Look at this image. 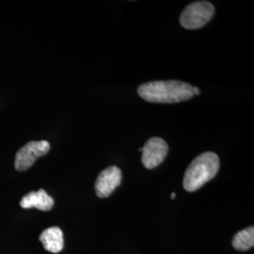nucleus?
<instances>
[{"label":"nucleus","mask_w":254,"mask_h":254,"mask_svg":"<svg viewBox=\"0 0 254 254\" xmlns=\"http://www.w3.org/2000/svg\"><path fill=\"white\" fill-rule=\"evenodd\" d=\"M190 84L178 80L151 81L141 84L137 88L138 95L151 103L174 104L190 100L194 95Z\"/></svg>","instance_id":"nucleus-1"},{"label":"nucleus","mask_w":254,"mask_h":254,"mask_svg":"<svg viewBox=\"0 0 254 254\" xmlns=\"http://www.w3.org/2000/svg\"><path fill=\"white\" fill-rule=\"evenodd\" d=\"M219 170V159L215 153L206 152L198 155L188 167L183 186L189 192L198 190L212 180Z\"/></svg>","instance_id":"nucleus-2"},{"label":"nucleus","mask_w":254,"mask_h":254,"mask_svg":"<svg viewBox=\"0 0 254 254\" xmlns=\"http://www.w3.org/2000/svg\"><path fill=\"white\" fill-rule=\"evenodd\" d=\"M215 13L213 4L208 1H196L182 11L180 24L187 29H197L205 26Z\"/></svg>","instance_id":"nucleus-3"},{"label":"nucleus","mask_w":254,"mask_h":254,"mask_svg":"<svg viewBox=\"0 0 254 254\" xmlns=\"http://www.w3.org/2000/svg\"><path fill=\"white\" fill-rule=\"evenodd\" d=\"M50 150V144L46 140L30 141L23 146L16 154L14 167L18 172H24L35 163L39 157L46 155Z\"/></svg>","instance_id":"nucleus-4"},{"label":"nucleus","mask_w":254,"mask_h":254,"mask_svg":"<svg viewBox=\"0 0 254 254\" xmlns=\"http://www.w3.org/2000/svg\"><path fill=\"white\" fill-rule=\"evenodd\" d=\"M169 152V146L161 137H151L142 147V164L148 170H153L163 162Z\"/></svg>","instance_id":"nucleus-5"},{"label":"nucleus","mask_w":254,"mask_h":254,"mask_svg":"<svg viewBox=\"0 0 254 254\" xmlns=\"http://www.w3.org/2000/svg\"><path fill=\"white\" fill-rule=\"evenodd\" d=\"M122 183V172L116 166L105 169L98 175L95 182V191L99 198H107L111 195Z\"/></svg>","instance_id":"nucleus-6"},{"label":"nucleus","mask_w":254,"mask_h":254,"mask_svg":"<svg viewBox=\"0 0 254 254\" xmlns=\"http://www.w3.org/2000/svg\"><path fill=\"white\" fill-rule=\"evenodd\" d=\"M20 205L25 209L37 208L42 211H49L54 206V199L44 190L31 191L22 198Z\"/></svg>","instance_id":"nucleus-7"},{"label":"nucleus","mask_w":254,"mask_h":254,"mask_svg":"<svg viewBox=\"0 0 254 254\" xmlns=\"http://www.w3.org/2000/svg\"><path fill=\"white\" fill-rule=\"evenodd\" d=\"M40 241L49 253L59 254L64 250V233L61 228L51 227L46 229L41 234Z\"/></svg>","instance_id":"nucleus-8"},{"label":"nucleus","mask_w":254,"mask_h":254,"mask_svg":"<svg viewBox=\"0 0 254 254\" xmlns=\"http://www.w3.org/2000/svg\"><path fill=\"white\" fill-rule=\"evenodd\" d=\"M254 245V228H247L236 234L233 239V247L236 251L245 252Z\"/></svg>","instance_id":"nucleus-9"},{"label":"nucleus","mask_w":254,"mask_h":254,"mask_svg":"<svg viewBox=\"0 0 254 254\" xmlns=\"http://www.w3.org/2000/svg\"><path fill=\"white\" fill-rule=\"evenodd\" d=\"M192 92H193V95H199L200 91V90H199V88L193 87V88H192Z\"/></svg>","instance_id":"nucleus-10"},{"label":"nucleus","mask_w":254,"mask_h":254,"mask_svg":"<svg viewBox=\"0 0 254 254\" xmlns=\"http://www.w3.org/2000/svg\"><path fill=\"white\" fill-rule=\"evenodd\" d=\"M175 197H176V194H175L174 192H173V193H172V195H171V198H172V199H174Z\"/></svg>","instance_id":"nucleus-11"}]
</instances>
